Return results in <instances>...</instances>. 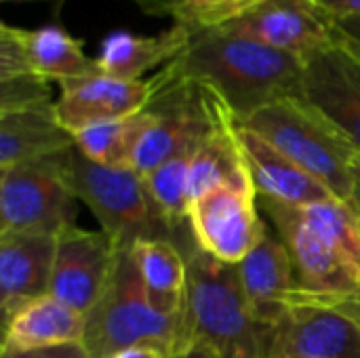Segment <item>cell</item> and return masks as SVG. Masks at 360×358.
Wrapping results in <instances>:
<instances>
[{"instance_id": "29", "label": "cell", "mask_w": 360, "mask_h": 358, "mask_svg": "<svg viewBox=\"0 0 360 358\" xmlns=\"http://www.w3.org/2000/svg\"><path fill=\"white\" fill-rule=\"evenodd\" d=\"M291 306H319V308L333 310L350 319L360 329V285L354 291L342 295H321V293H306L295 289L291 293Z\"/></svg>"}, {"instance_id": "30", "label": "cell", "mask_w": 360, "mask_h": 358, "mask_svg": "<svg viewBox=\"0 0 360 358\" xmlns=\"http://www.w3.org/2000/svg\"><path fill=\"white\" fill-rule=\"evenodd\" d=\"M0 358H91L84 344H70V346H55V348H40V350H23V352H8L2 350Z\"/></svg>"}, {"instance_id": "35", "label": "cell", "mask_w": 360, "mask_h": 358, "mask_svg": "<svg viewBox=\"0 0 360 358\" xmlns=\"http://www.w3.org/2000/svg\"><path fill=\"white\" fill-rule=\"evenodd\" d=\"M352 207L360 211V154L354 160V200H352Z\"/></svg>"}, {"instance_id": "18", "label": "cell", "mask_w": 360, "mask_h": 358, "mask_svg": "<svg viewBox=\"0 0 360 358\" xmlns=\"http://www.w3.org/2000/svg\"><path fill=\"white\" fill-rule=\"evenodd\" d=\"M86 317L46 293L27 302L4 323L2 350L23 352L82 344Z\"/></svg>"}, {"instance_id": "1", "label": "cell", "mask_w": 360, "mask_h": 358, "mask_svg": "<svg viewBox=\"0 0 360 358\" xmlns=\"http://www.w3.org/2000/svg\"><path fill=\"white\" fill-rule=\"evenodd\" d=\"M167 68L213 89L236 122L281 99L304 97L302 59L224 27H190L186 49Z\"/></svg>"}, {"instance_id": "7", "label": "cell", "mask_w": 360, "mask_h": 358, "mask_svg": "<svg viewBox=\"0 0 360 358\" xmlns=\"http://www.w3.org/2000/svg\"><path fill=\"white\" fill-rule=\"evenodd\" d=\"M257 207L283 238L300 291L321 295L350 293L360 285L359 270L302 217L300 207L257 196Z\"/></svg>"}, {"instance_id": "9", "label": "cell", "mask_w": 360, "mask_h": 358, "mask_svg": "<svg viewBox=\"0 0 360 358\" xmlns=\"http://www.w3.org/2000/svg\"><path fill=\"white\" fill-rule=\"evenodd\" d=\"M188 222L198 247L232 266H238L268 232L257 196L230 188L196 198L190 205Z\"/></svg>"}, {"instance_id": "10", "label": "cell", "mask_w": 360, "mask_h": 358, "mask_svg": "<svg viewBox=\"0 0 360 358\" xmlns=\"http://www.w3.org/2000/svg\"><path fill=\"white\" fill-rule=\"evenodd\" d=\"M118 251L105 232L65 228L57 236L49 293L86 317L112 276Z\"/></svg>"}, {"instance_id": "3", "label": "cell", "mask_w": 360, "mask_h": 358, "mask_svg": "<svg viewBox=\"0 0 360 358\" xmlns=\"http://www.w3.org/2000/svg\"><path fill=\"white\" fill-rule=\"evenodd\" d=\"M84 348L91 358H112L114 354L148 346L167 357L190 348L184 312H158L146 289L131 249H120L112 276L86 314Z\"/></svg>"}, {"instance_id": "4", "label": "cell", "mask_w": 360, "mask_h": 358, "mask_svg": "<svg viewBox=\"0 0 360 358\" xmlns=\"http://www.w3.org/2000/svg\"><path fill=\"white\" fill-rule=\"evenodd\" d=\"M238 124L257 133L297 162L321 181L333 198L352 205L354 160L359 152L348 137L304 97H287L270 103Z\"/></svg>"}, {"instance_id": "19", "label": "cell", "mask_w": 360, "mask_h": 358, "mask_svg": "<svg viewBox=\"0 0 360 358\" xmlns=\"http://www.w3.org/2000/svg\"><path fill=\"white\" fill-rule=\"evenodd\" d=\"M219 188L257 196L232 112H226L215 129L207 135V139L198 146L190 167L192 203Z\"/></svg>"}, {"instance_id": "6", "label": "cell", "mask_w": 360, "mask_h": 358, "mask_svg": "<svg viewBox=\"0 0 360 358\" xmlns=\"http://www.w3.org/2000/svg\"><path fill=\"white\" fill-rule=\"evenodd\" d=\"M65 152L0 169V234L59 236L76 226L78 198L63 175Z\"/></svg>"}, {"instance_id": "23", "label": "cell", "mask_w": 360, "mask_h": 358, "mask_svg": "<svg viewBox=\"0 0 360 358\" xmlns=\"http://www.w3.org/2000/svg\"><path fill=\"white\" fill-rule=\"evenodd\" d=\"M152 114L141 112L112 122H101L82 129L74 135L76 148L93 162L112 169H133V156L139 139L148 131Z\"/></svg>"}, {"instance_id": "34", "label": "cell", "mask_w": 360, "mask_h": 358, "mask_svg": "<svg viewBox=\"0 0 360 358\" xmlns=\"http://www.w3.org/2000/svg\"><path fill=\"white\" fill-rule=\"evenodd\" d=\"M167 358H215V354H213L207 346L194 344L192 348H188V350H184V352H177V354H171V357Z\"/></svg>"}, {"instance_id": "8", "label": "cell", "mask_w": 360, "mask_h": 358, "mask_svg": "<svg viewBox=\"0 0 360 358\" xmlns=\"http://www.w3.org/2000/svg\"><path fill=\"white\" fill-rule=\"evenodd\" d=\"M224 30L289 53L304 63L340 40L335 17L316 0H262Z\"/></svg>"}, {"instance_id": "21", "label": "cell", "mask_w": 360, "mask_h": 358, "mask_svg": "<svg viewBox=\"0 0 360 358\" xmlns=\"http://www.w3.org/2000/svg\"><path fill=\"white\" fill-rule=\"evenodd\" d=\"M131 251L152 306L162 314L179 312L188 283V266L179 247L171 238H156L139 241Z\"/></svg>"}, {"instance_id": "27", "label": "cell", "mask_w": 360, "mask_h": 358, "mask_svg": "<svg viewBox=\"0 0 360 358\" xmlns=\"http://www.w3.org/2000/svg\"><path fill=\"white\" fill-rule=\"evenodd\" d=\"M44 103H55L51 80L34 72L0 80V112H15Z\"/></svg>"}, {"instance_id": "25", "label": "cell", "mask_w": 360, "mask_h": 358, "mask_svg": "<svg viewBox=\"0 0 360 358\" xmlns=\"http://www.w3.org/2000/svg\"><path fill=\"white\" fill-rule=\"evenodd\" d=\"M192 156L190 154H179L160 167H156L152 173L143 177L148 194L160 215L167 219L171 230H179L181 226L188 224V213H190V167H192Z\"/></svg>"}, {"instance_id": "26", "label": "cell", "mask_w": 360, "mask_h": 358, "mask_svg": "<svg viewBox=\"0 0 360 358\" xmlns=\"http://www.w3.org/2000/svg\"><path fill=\"white\" fill-rule=\"evenodd\" d=\"M262 0H167L175 21L188 27H224L247 15Z\"/></svg>"}, {"instance_id": "5", "label": "cell", "mask_w": 360, "mask_h": 358, "mask_svg": "<svg viewBox=\"0 0 360 358\" xmlns=\"http://www.w3.org/2000/svg\"><path fill=\"white\" fill-rule=\"evenodd\" d=\"M63 175L72 194L89 207L118 249L139 241L173 238V230L152 203L143 175L89 160L76 146L65 152Z\"/></svg>"}, {"instance_id": "33", "label": "cell", "mask_w": 360, "mask_h": 358, "mask_svg": "<svg viewBox=\"0 0 360 358\" xmlns=\"http://www.w3.org/2000/svg\"><path fill=\"white\" fill-rule=\"evenodd\" d=\"M112 358H167L165 352L156 350V348H148V346H137V348H127Z\"/></svg>"}, {"instance_id": "14", "label": "cell", "mask_w": 360, "mask_h": 358, "mask_svg": "<svg viewBox=\"0 0 360 358\" xmlns=\"http://www.w3.org/2000/svg\"><path fill=\"white\" fill-rule=\"evenodd\" d=\"M55 251V234H0V306L4 323L27 302L49 293Z\"/></svg>"}, {"instance_id": "11", "label": "cell", "mask_w": 360, "mask_h": 358, "mask_svg": "<svg viewBox=\"0 0 360 358\" xmlns=\"http://www.w3.org/2000/svg\"><path fill=\"white\" fill-rule=\"evenodd\" d=\"M304 99L323 112L360 154V53L342 38L304 63Z\"/></svg>"}, {"instance_id": "17", "label": "cell", "mask_w": 360, "mask_h": 358, "mask_svg": "<svg viewBox=\"0 0 360 358\" xmlns=\"http://www.w3.org/2000/svg\"><path fill=\"white\" fill-rule=\"evenodd\" d=\"M190 27L175 21L173 27L141 36L127 30L108 34L97 49L95 63L101 74L120 80H141L143 74L169 65L188 44Z\"/></svg>"}, {"instance_id": "31", "label": "cell", "mask_w": 360, "mask_h": 358, "mask_svg": "<svg viewBox=\"0 0 360 358\" xmlns=\"http://www.w3.org/2000/svg\"><path fill=\"white\" fill-rule=\"evenodd\" d=\"M335 21H338L340 38L356 53H360V17H340Z\"/></svg>"}, {"instance_id": "2", "label": "cell", "mask_w": 360, "mask_h": 358, "mask_svg": "<svg viewBox=\"0 0 360 358\" xmlns=\"http://www.w3.org/2000/svg\"><path fill=\"white\" fill-rule=\"evenodd\" d=\"M171 241L188 266L181 312L190 348L202 344L215 358H266L272 329L255 319L238 266L205 253L190 230V222L175 230Z\"/></svg>"}, {"instance_id": "16", "label": "cell", "mask_w": 360, "mask_h": 358, "mask_svg": "<svg viewBox=\"0 0 360 358\" xmlns=\"http://www.w3.org/2000/svg\"><path fill=\"white\" fill-rule=\"evenodd\" d=\"M236 127L257 196L295 207H306L333 198V194L321 181H316L310 173H306L297 162L278 152L264 137L240 127L238 122Z\"/></svg>"}, {"instance_id": "20", "label": "cell", "mask_w": 360, "mask_h": 358, "mask_svg": "<svg viewBox=\"0 0 360 358\" xmlns=\"http://www.w3.org/2000/svg\"><path fill=\"white\" fill-rule=\"evenodd\" d=\"M74 146V135L59 122L55 103L0 112V169L55 156Z\"/></svg>"}, {"instance_id": "22", "label": "cell", "mask_w": 360, "mask_h": 358, "mask_svg": "<svg viewBox=\"0 0 360 358\" xmlns=\"http://www.w3.org/2000/svg\"><path fill=\"white\" fill-rule=\"evenodd\" d=\"M21 40L32 70L51 82L61 84L65 80L99 74L95 59L86 57L82 51V42L55 23L36 30L21 27Z\"/></svg>"}, {"instance_id": "28", "label": "cell", "mask_w": 360, "mask_h": 358, "mask_svg": "<svg viewBox=\"0 0 360 358\" xmlns=\"http://www.w3.org/2000/svg\"><path fill=\"white\" fill-rule=\"evenodd\" d=\"M32 72L34 70L27 61L25 46L21 40V27L2 23L0 25V80H8Z\"/></svg>"}, {"instance_id": "32", "label": "cell", "mask_w": 360, "mask_h": 358, "mask_svg": "<svg viewBox=\"0 0 360 358\" xmlns=\"http://www.w3.org/2000/svg\"><path fill=\"white\" fill-rule=\"evenodd\" d=\"M335 19L340 17H360V0H316Z\"/></svg>"}, {"instance_id": "12", "label": "cell", "mask_w": 360, "mask_h": 358, "mask_svg": "<svg viewBox=\"0 0 360 358\" xmlns=\"http://www.w3.org/2000/svg\"><path fill=\"white\" fill-rule=\"evenodd\" d=\"M152 91V80H120L99 72L61 82L55 112L59 122L76 135L82 129L122 120L141 112L148 106Z\"/></svg>"}, {"instance_id": "24", "label": "cell", "mask_w": 360, "mask_h": 358, "mask_svg": "<svg viewBox=\"0 0 360 358\" xmlns=\"http://www.w3.org/2000/svg\"><path fill=\"white\" fill-rule=\"evenodd\" d=\"M304 222L333 245L360 274V211L350 203L329 198L300 207Z\"/></svg>"}, {"instance_id": "15", "label": "cell", "mask_w": 360, "mask_h": 358, "mask_svg": "<svg viewBox=\"0 0 360 358\" xmlns=\"http://www.w3.org/2000/svg\"><path fill=\"white\" fill-rule=\"evenodd\" d=\"M238 274L255 319L274 329L291 310V293L297 289L283 238L268 228L262 243L238 264Z\"/></svg>"}, {"instance_id": "13", "label": "cell", "mask_w": 360, "mask_h": 358, "mask_svg": "<svg viewBox=\"0 0 360 358\" xmlns=\"http://www.w3.org/2000/svg\"><path fill=\"white\" fill-rule=\"evenodd\" d=\"M266 358H360V329L319 306H291L272 329Z\"/></svg>"}]
</instances>
